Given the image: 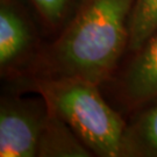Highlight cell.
Here are the masks:
<instances>
[{"label":"cell","mask_w":157,"mask_h":157,"mask_svg":"<svg viewBox=\"0 0 157 157\" xmlns=\"http://www.w3.org/2000/svg\"><path fill=\"white\" fill-rule=\"evenodd\" d=\"M49 109L41 97L2 98L0 107V156L35 157Z\"/></svg>","instance_id":"3"},{"label":"cell","mask_w":157,"mask_h":157,"mask_svg":"<svg viewBox=\"0 0 157 157\" xmlns=\"http://www.w3.org/2000/svg\"><path fill=\"white\" fill-rule=\"evenodd\" d=\"M135 0H82L44 57L49 77L100 85L129 47Z\"/></svg>","instance_id":"1"},{"label":"cell","mask_w":157,"mask_h":157,"mask_svg":"<svg viewBox=\"0 0 157 157\" xmlns=\"http://www.w3.org/2000/svg\"><path fill=\"white\" fill-rule=\"evenodd\" d=\"M124 155L157 156V105L148 108L127 128Z\"/></svg>","instance_id":"7"},{"label":"cell","mask_w":157,"mask_h":157,"mask_svg":"<svg viewBox=\"0 0 157 157\" xmlns=\"http://www.w3.org/2000/svg\"><path fill=\"white\" fill-rule=\"evenodd\" d=\"M122 77L121 90L130 105H141L157 98V33L139 50Z\"/></svg>","instance_id":"5"},{"label":"cell","mask_w":157,"mask_h":157,"mask_svg":"<svg viewBox=\"0 0 157 157\" xmlns=\"http://www.w3.org/2000/svg\"><path fill=\"white\" fill-rule=\"evenodd\" d=\"M33 27L14 0L0 1V67L5 72L20 64L33 48Z\"/></svg>","instance_id":"4"},{"label":"cell","mask_w":157,"mask_h":157,"mask_svg":"<svg viewBox=\"0 0 157 157\" xmlns=\"http://www.w3.org/2000/svg\"><path fill=\"white\" fill-rule=\"evenodd\" d=\"M39 15L51 28H58L78 8L82 0H29Z\"/></svg>","instance_id":"9"},{"label":"cell","mask_w":157,"mask_h":157,"mask_svg":"<svg viewBox=\"0 0 157 157\" xmlns=\"http://www.w3.org/2000/svg\"><path fill=\"white\" fill-rule=\"evenodd\" d=\"M98 86L75 77H48L36 82L33 89L49 112L72 129L90 151L102 157L121 156L127 127Z\"/></svg>","instance_id":"2"},{"label":"cell","mask_w":157,"mask_h":157,"mask_svg":"<svg viewBox=\"0 0 157 157\" xmlns=\"http://www.w3.org/2000/svg\"><path fill=\"white\" fill-rule=\"evenodd\" d=\"M87 147L64 121L49 112L39 148V156H89Z\"/></svg>","instance_id":"6"},{"label":"cell","mask_w":157,"mask_h":157,"mask_svg":"<svg viewBox=\"0 0 157 157\" xmlns=\"http://www.w3.org/2000/svg\"><path fill=\"white\" fill-rule=\"evenodd\" d=\"M129 47L139 50L155 33H157V0H135L129 29Z\"/></svg>","instance_id":"8"}]
</instances>
